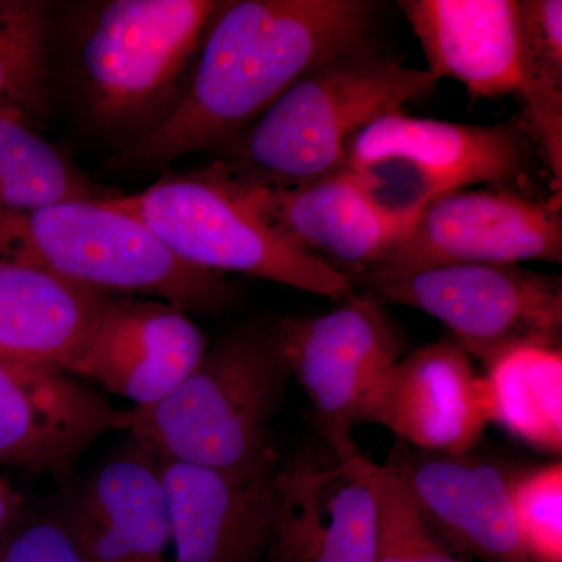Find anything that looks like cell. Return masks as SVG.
I'll return each instance as SVG.
<instances>
[{
  "instance_id": "2e32d148",
  "label": "cell",
  "mask_w": 562,
  "mask_h": 562,
  "mask_svg": "<svg viewBox=\"0 0 562 562\" xmlns=\"http://www.w3.org/2000/svg\"><path fill=\"white\" fill-rule=\"evenodd\" d=\"M222 173L277 232L346 277L380 265L417 216L380 209L346 171L291 188L257 187Z\"/></svg>"
},
{
  "instance_id": "277c9868",
  "label": "cell",
  "mask_w": 562,
  "mask_h": 562,
  "mask_svg": "<svg viewBox=\"0 0 562 562\" xmlns=\"http://www.w3.org/2000/svg\"><path fill=\"white\" fill-rule=\"evenodd\" d=\"M0 261L106 294L154 295L187 313L217 312L235 297L224 276L179 260L111 195L0 214Z\"/></svg>"
},
{
  "instance_id": "d4e9b609",
  "label": "cell",
  "mask_w": 562,
  "mask_h": 562,
  "mask_svg": "<svg viewBox=\"0 0 562 562\" xmlns=\"http://www.w3.org/2000/svg\"><path fill=\"white\" fill-rule=\"evenodd\" d=\"M379 539L375 562H464L409 501L401 483L376 465Z\"/></svg>"
},
{
  "instance_id": "9c48e42d",
  "label": "cell",
  "mask_w": 562,
  "mask_h": 562,
  "mask_svg": "<svg viewBox=\"0 0 562 562\" xmlns=\"http://www.w3.org/2000/svg\"><path fill=\"white\" fill-rule=\"evenodd\" d=\"M281 353L313 405L325 446L357 449L351 430L366 402L402 357L403 339L383 306L364 295L344 299L324 316L273 321Z\"/></svg>"
},
{
  "instance_id": "52a82bcc",
  "label": "cell",
  "mask_w": 562,
  "mask_h": 562,
  "mask_svg": "<svg viewBox=\"0 0 562 562\" xmlns=\"http://www.w3.org/2000/svg\"><path fill=\"white\" fill-rule=\"evenodd\" d=\"M111 202L135 214L179 260L211 273H244L324 297L353 294L350 281L316 255L277 232L210 165L162 177Z\"/></svg>"
},
{
  "instance_id": "7a4b0ae2",
  "label": "cell",
  "mask_w": 562,
  "mask_h": 562,
  "mask_svg": "<svg viewBox=\"0 0 562 562\" xmlns=\"http://www.w3.org/2000/svg\"><path fill=\"white\" fill-rule=\"evenodd\" d=\"M427 69L392 58L372 35L339 47L290 85L268 110L214 151L232 179L291 188L344 171L346 146L369 122L431 94Z\"/></svg>"
},
{
  "instance_id": "7c38bea8",
  "label": "cell",
  "mask_w": 562,
  "mask_h": 562,
  "mask_svg": "<svg viewBox=\"0 0 562 562\" xmlns=\"http://www.w3.org/2000/svg\"><path fill=\"white\" fill-rule=\"evenodd\" d=\"M209 346L179 306L109 294L65 372L143 408L169 394Z\"/></svg>"
},
{
  "instance_id": "3957f363",
  "label": "cell",
  "mask_w": 562,
  "mask_h": 562,
  "mask_svg": "<svg viewBox=\"0 0 562 562\" xmlns=\"http://www.w3.org/2000/svg\"><path fill=\"white\" fill-rule=\"evenodd\" d=\"M290 380L273 321L246 322L211 344L160 401L128 409L125 432L160 461L276 472L269 427Z\"/></svg>"
},
{
  "instance_id": "9a60e30c",
  "label": "cell",
  "mask_w": 562,
  "mask_h": 562,
  "mask_svg": "<svg viewBox=\"0 0 562 562\" xmlns=\"http://www.w3.org/2000/svg\"><path fill=\"white\" fill-rule=\"evenodd\" d=\"M376 424L425 452L464 454L490 424L483 376L460 344L439 341L398 358L366 402Z\"/></svg>"
},
{
  "instance_id": "d6986e66",
  "label": "cell",
  "mask_w": 562,
  "mask_h": 562,
  "mask_svg": "<svg viewBox=\"0 0 562 562\" xmlns=\"http://www.w3.org/2000/svg\"><path fill=\"white\" fill-rule=\"evenodd\" d=\"M436 80L452 79L475 99L517 94V0L398 2Z\"/></svg>"
},
{
  "instance_id": "44dd1931",
  "label": "cell",
  "mask_w": 562,
  "mask_h": 562,
  "mask_svg": "<svg viewBox=\"0 0 562 562\" xmlns=\"http://www.w3.org/2000/svg\"><path fill=\"white\" fill-rule=\"evenodd\" d=\"M490 422L543 452L562 449L561 346L520 344L483 375Z\"/></svg>"
},
{
  "instance_id": "8fae6325",
  "label": "cell",
  "mask_w": 562,
  "mask_h": 562,
  "mask_svg": "<svg viewBox=\"0 0 562 562\" xmlns=\"http://www.w3.org/2000/svg\"><path fill=\"white\" fill-rule=\"evenodd\" d=\"M525 261H562L560 205L520 191L483 187L447 192L425 203L401 241L373 268L412 271Z\"/></svg>"
},
{
  "instance_id": "e0dca14e",
  "label": "cell",
  "mask_w": 562,
  "mask_h": 562,
  "mask_svg": "<svg viewBox=\"0 0 562 562\" xmlns=\"http://www.w3.org/2000/svg\"><path fill=\"white\" fill-rule=\"evenodd\" d=\"M55 517L83 562H171L160 464L133 439L103 462Z\"/></svg>"
},
{
  "instance_id": "5bb4252c",
  "label": "cell",
  "mask_w": 562,
  "mask_h": 562,
  "mask_svg": "<svg viewBox=\"0 0 562 562\" xmlns=\"http://www.w3.org/2000/svg\"><path fill=\"white\" fill-rule=\"evenodd\" d=\"M383 465L454 552L530 562L514 517L512 479L497 465L469 453L425 452L401 439Z\"/></svg>"
},
{
  "instance_id": "4fadbf2b",
  "label": "cell",
  "mask_w": 562,
  "mask_h": 562,
  "mask_svg": "<svg viewBox=\"0 0 562 562\" xmlns=\"http://www.w3.org/2000/svg\"><path fill=\"white\" fill-rule=\"evenodd\" d=\"M127 412L69 373L0 358V465L66 479Z\"/></svg>"
},
{
  "instance_id": "ba28073f",
  "label": "cell",
  "mask_w": 562,
  "mask_h": 562,
  "mask_svg": "<svg viewBox=\"0 0 562 562\" xmlns=\"http://www.w3.org/2000/svg\"><path fill=\"white\" fill-rule=\"evenodd\" d=\"M351 290L380 305L409 306L442 322L484 368L520 344L560 346L561 277L517 265H449L412 271L368 269Z\"/></svg>"
},
{
  "instance_id": "484cf974",
  "label": "cell",
  "mask_w": 562,
  "mask_h": 562,
  "mask_svg": "<svg viewBox=\"0 0 562 562\" xmlns=\"http://www.w3.org/2000/svg\"><path fill=\"white\" fill-rule=\"evenodd\" d=\"M517 530L530 562H562V465L512 479Z\"/></svg>"
},
{
  "instance_id": "83f0119b",
  "label": "cell",
  "mask_w": 562,
  "mask_h": 562,
  "mask_svg": "<svg viewBox=\"0 0 562 562\" xmlns=\"http://www.w3.org/2000/svg\"><path fill=\"white\" fill-rule=\"evenodd\" d=\"M24 514V497L9 479L0 475V549Z\"/></svg>"
},
{
  "instance_id": "4316f807",
  "label": "cell",
  "mask_w": 562,
  "mask_h": 562,
  "mask_svg": "<svg viewBox=\"0 0 562 562\" xmlns=\"http://www.w3.org/2000/svg\"><path fill=\"white\" fill-rule=\"evenodd\" d=\"M0 562H83L57 517L22 514L0 549Z\"/></svg>"
},
{
  "instance_id": "7402d4cb",
  "label": "cell",
  "mask_w": 562,
  "mask_h": 562,
  "mask_svg": "<svg viewBox=\"0 0 562 562\" xmlns=\"http://www.w3.org/2000/svg\"><path fill=\"white\" fill-rule=\"evenodd\" d=\"M519 54L517 95L527 110V131L549 166L558 188L562 181V2L517 0Z\"/></svg>"
},
{
  "instance_id": "6da1fadb",
  "label": "cell",
  "mask_w": 562,
  "mask_h": 562,
  "mask_svg": "<svg viewBox=\"0 0 562 562\" xmlns=\"http://www.w3.org/2000/svg\"><path fill=\"white\" fill-rule=\"evenodd\" d=\"M376 9L369 0L222 2L179 101L151 131L122 147L114 168L160 169L216 150L314 63L372 35Z\"/></svg>"
},
{
  "instance_id": "cb8c5ba5",
  "label": "cell",
  "mask_w": 562,
  "mask_h": 562,
  "mask_svg": "<svg viewBox=\"0 0 562 562\" xmlns=\"http://www.w3.org/2000/svg\"><path fill=\"white\" fill-rule=\"evenodd\" d=\"M50 5L0 0V113L35 125L49 94Z\"/></svg>"
},
{
  "instance_id": "603a6c76",
  "label": "cell",
  "mask_w": 562,
  "mask_h": 562,
  "mask_svg": "<svg viewBox=\"0 0 562 562\" xmlns=\"http://www.w3.org/2000/svg\"><path fill=\"white\" fill-rule=\"evenodd\" d=\"M110 195L40 136L35 125L18 114L0 113V214Z\"/></svg>"
},
{
  "instance_id": "8992f818",
  "label": "cell",
  "mask_w": 562,
  "mask_h": 562,
  "mask_svg": "<svg viewBox=\"0 0 562 562\" xmlns=\"http://www.w3.org/2000/svg\"><path fill=\"white\" fill-rule=\"evenodd\" d=\"M535 151L525 122L454 124L401 110L351 136L344 171L380 209L416 216L425 203L465 188L522 192L535 168Z\"/></svg>"
},
{
  "instance_id": "5b68a950",
  "label": "cell",
  "mask_w": 562,
  "mask_h": 562,
  "mask_svg": "<svg viewBox=\"0 0 562 562\" xmlns=\"http://www.w3.org/2000/svg\"><path fill=\"white\" fill-rule=\"evenodd\" d=\"M217 0L91 3L74 32V74L95 127L128 136L151 131L184 90Z\"/></svg>"
},
{
  "instance_id": "30bf717a",
  "label": "cell",
  "mask_w": 562,
  "mask_h": 562,
  "mask_svg": "<svg viewBox=\"0 0 562 562\" xmlns=\"http://www.w3.org/2000/svg\"><path fill=\"white\" fill-rule=\"evenodd\" d=\"M376 465L325 446L276 471L265 562H375Z\"/></svg>"
},
{
  "instance_id": "ac0fdd59",
  "label": "cell",
  "mask_w": 562,
  "mask_h": 562,
  "mask_svg": "<svg viewBox=\"0 0 562 562\" xmlns=\"http://www.w3.org/2000/svg\"><path fill=\"white\" fill-rule=\"evenodd\" d=\"M171 562H265L273 473L238 475L160 461Z\"/></svg>"
},
{
  "instance_id": "ffe728a7",
  "label": "cell",
  "mask_w": 562,
  "mask_h": 562,
  "mask_svg": "<svg viewBox=\"0 0 562 562\" xmlns=\"http://www.w3.org/2000/svg\"><path fill=\"white\" fill-rule=\"evenodd\" d=\"M106 295L0 261V358L65 372Z\"/></svg>"
}]
</instances>
